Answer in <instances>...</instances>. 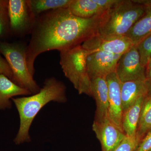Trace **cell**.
<instances>
[{
  "label": "cell",
  "mask_w": 151,
  "mask_h": 151,
  "mask_svg": "<svg viewBox=\"0 0 151 151\" xmlns=\"http://www.w3.org/2000/svg\"><path fill=\"white\" fill-rule=\"evenodd\" d=\"M107 12L85 19L75 16L68 9H59L37 17L26 47L27 62L32 75H34L35 61L39 55L52 50L60 52L80 45L97 33Z\"/></svg>",
  "instance_id": "1"
},
{
  "label": "cell",
  "mask_w": 151,
  "mask_h": 151,
  "mask_svg": "<svg viewBox=\"0 0 151 151\" xmlns=\"http://www.w3.org/2000/svg\"><path fill=\"white\" fill-rule=\"evenodd\" d=\"M19 112L20 127L14 140L16 145L30 141L29 131L41 109L50 101L63 103L67 100L65 87L54 77L47 78L39 92L29 97L12 98Z\"/></svg>",
  "instance_id": "2"
},
{
  "label": "cell",
  "mask_w": 151,
  "mask_h": 151,
  "mask_svg": "<svg viewBox=\"0 0 151 151\" xmlns=\"http://www.w3.org/2000/svg\"><path fill=\"white\" fill-rule=\"evenodd\" d=\"M145 12V6L137 1L119 0L107 11L97 33L105 37L125 36Z\"/></svg>",
  "instance_id": "3"
},
{
  "label": "cell",
  "mask_w": 151,
  "mask_h": 151,
  "mask_svg": "<svg viewBox=\"0 0 151 151\" xmlns=\"http://www.w3.org/2000/svg\"><path fill=\"white\" fill-rule=\"evenodd\" d=\"M89 52L81 45L60 52V63L65 76L79 94L92 96L86 58Z\"/></svg>",
  "instance_id": "4"
},
{
  "label": "cell",
  "mask_w": 151,
  "mask_h": 151,
  "mask_svg": "<svg viewBox=\"0 0 151 151\" xmlns=\"http://www.w3.org/2000/svg\"><path fill=\"white\" fill-rule=\"evenodd\" d=\"M26 47L21 44L0 41V52L5 58L10 67L13 74L12 81L35 94L39 92L40 89L29 70Z\"/></svg>",
  "instance_id": "5"
},
{
  "label": "cell",
  "mask_w": 151,
  "mask_h": 151,
  "mask_svg": "<svg viewBox=\"0 0 151 151\" xmlns=\"http://www.w3.org/2000/svg\"><path fill=\"white\" fill-rule=\"evenodd\" d=\"M8 15L10 27L14 32L22 35L31 32L37 17L33 13L30 0H9Z\"/></svg>",
  "instance_id": "6"
},
{
  "label": "cell",
  "mask_w": 151,
  "mask_h": 151,
  "mask_svg": "<svg viewBox=\"0 0 151 151\" xmlns=\"http://www.w3.org/2000/svg\"><path fill=\"white\" fill-rule=\"evenodd\" d=\"M115 72L122 83L145 81L146 68L141 64L136 45H134L122 55L117 63Z\"/></svg>",
  "instance_id": "7"
},
{
  "label": "cell",
  "mask_w": 151,
  "mask_h": 151,
  "mask_svg": "<svg viewBox=\"0 0 151 151\" xmlns=\"http://www.w3.org/2000/svg\"><path fill=\"white\" fill-rule=\"evenodd\" d=\"M134 45L132 40L125 36L105 37L96 33L86 40L81 46L89 51H101L123 54Z\"/></svg>",
  "instance_id": "8"
},
{
  "label": "cell",
  "mask_w": 151,
  "mask_h": 151,
  "mask_svg": "<svg viewBox=\"0 0 151 151\" xmlns=\"http://www.w3.org/2000/svg\"><path fill=\"white\" fill-rule=\"evenodd\" d=\"M92 129L100 142L102 151H114L127 136L108 116L94 120Z\"/></svg>",
  "instance_id": "9"
},
{
  "label": "cell",
  "mask_w": 151,
  "mask_h": 151,
  "mask_svg": "<svg viewBox=\"0 0 151 151\" xmlns=\"http://www.w3.org/2000/svg\"><path fill=\"white\" fill-rule=\"evenodd\" d=\"M89 52L86 64L90 78L105 77L115 72L117 63L122 55L101 51Z\"/></svg>",
  "instance_id": "10"
},
{
  "label": "cell",
  "mask_w": 151,
  "mask_h": 151,
  "mask_svg": "<svg viewBox=\"0 0 151 151\" xmlns=\"http://www.w3.org/2000/svg\"><path fill=\"white\" fill-rule=\"evenodd\" d=\"M105 78L108 89V117L111 122L123 132V109L121 91L122 82L115 72L108 74Z\"/></svg>",
  "instance_id": "11"
},
{
  "label": "cell",
  "mask_w": 151,
  "mask_h": 151,
  "mask_svg": "<svg viewBox=\"0 0 151 151\" xmlns=\"http://www.w3.org/2000/svg\"><path fill=\"white\" fill-rule=\"evenodd\" d=\"M92 96L96 104L94 120H101L108 116V89L105 77L90 78Z\"/></svg>",
  "instance_id": "12"
},
{
  "label": "cell",
  "mask_w": 151,
  "mask_h": 151,
  "mask_svg": "<svg viewBox=\"0 0 151 151\" xmlns=\"http://www.w3.org/2000/svg\"><path fill=\"white\" fill-rule=\"evenodd\" d=\"M136 1L145 6V12L125 35L135 45L151 34V1Z\"/></svg>",
  "instance_id": "13"
},
{
  "label": "cell",
  "mask_w": 151,
  "mask_h": 151,
  "mask_svg": "<svg viewBox=\"0 0 151 151\" xmlns=\"http://www.w3.org/2000/svg\"><path fill=\"white\" fill-rule=\"evenodd\" d=\"M121 97L123 113L131 107L137 100L147 96V88L145 81H129L121 83Z\"/></svg>",
  "instance_id": "14"
},
{
  "label": "cell",
  "mask_w": 151,
  "mask_h": 151,
  "mask_svg": "<svg viewBox=\"0 0 151 151\" xmlns=\"http://www.w3.org/2000/svg\"><path fill=\"white\" fill-rule=\"evenodd\" d=\"M32 94L27 89L18 86L3 74H0V109L4 110L12 106L10 99L18 95Z\"/></svg>",
  "instance_id": "15"
},
{
  "label": "cell",
  "mask_w": 151,
  "mask_h": 151,
  "mask_svg": "<svg viewBox=\"0 0 151 151\" xmlns=\"http://www.w3.org/2000/svg\"><path fill=\"white\" fill-rule=\"evenodd\" d=\"M146 96L141 97L123 113L122 129L127 137L137 135L138 124L143 101Z\"/></svg>",
  "instance_id": "16"
},
{
  "label": "cell",
  "mask_w": 151,
  "mask_h": 151,
  "mask_svg": "<svg viewBox=\"0 0 151 151\" xmlns=\"http://www.w3.org/2000/svg\"><path fill=\"white\" fill-rule=\"evenodd\" d=\"M68 9L73 15L81 18H90L107 12L95 0H72Z\"/></svg>",
  "instance_id": "17"
},
{
  "label": "cell",
  "mask_w": 151,
  "mask_h": 151,
  "mask_svg": "<svg viewBox=\"0 0 151 151\" xmlns=\"http://www.w3.org/2000/svg\"><path fill=\"white\" fill-rule=\"evenodd\" d=\"M72 0H30L33 13L36 17L47 11L68 9Z\"/></svg>",
  "instance_id": "18"
},
{
  "label": "cell",
  "mask_w": 151,
  "mask_h": 151,
  "mask_svg": "<svg viewBox=\"0 0 151 151\" xmlns=\"http://www.w3.org/2000/svg\"><path fill=\"white\" fill-rule=\"evenodd\" d=\"M151 130V97L147 96L143 101L137 135L142 139Z\"/></svg>",
  "instance_id": "19"
},
{
  "label": "cell",
  "mask_w": 151,
  "mask_h": 151,
  "mask_svg": "<svg viewBox=\"0 0 151 151\" xmlns=\"http://www.w3.org/2000/svg\"><path fill=\"white\" fill-rule=\"evenodd\" d=\"M141 64L146 67L151 57V34L140 42L137 45Z\"/></svg>",
  "instance_id": "20"
},
{
  "label": "cell",
  "mask_w": 151,
  "mask_h": 151,
  "mask_svg": "<svg viewBox=\"0 0 151 151\" xmlns=\"http://www.w3.org/2000/svg\"><path fill=\"white\" fill-rule=\"evenodd\" d=\"M141 141L137 135L134 137L126 136L114 151H135Z\"/></svg>",
  "instance_id": "21"
},
{
  "label": "cell",
  "mask_w": 151,
  "mask_h": 151,
  "mask_svg": "<svg viewBox=\"0 0 151 151\" xmlns=\"http://www.w3.org/2000/svg\"><path fill=\"white\" fill-rule=\"evenodd\" d=\"M9 1H0V36L6 31L8 25Z\"/></svg>",
  "instance_id": "22"
},
{
  "label": "cell",
  "mask_w": 151,
  "mask_h": 151,
  "mask_svg": "<svg viewBox=\"0 0 151 151\" xmlns=\"http://www.w3.org/2000/svg\"><path fill=\"white\" fill-rule=\"evenodd\" d=\"M151 150V130L141 140L135 151H150Z\"/></svg>",
  "instance_id": "23"
},
{
  "label": "cell",
  "mask_w": 151,
  "mask_h": 151,
  "mask_svg": "<svg viewBox=\"0 0 151 151\" xmlns=\"http://www.w3.org/2000/svg\"><path fill=\"white\" fill-rule=\"evenodd\" d=\"M0 74H3L13 80V74L8 63L0 55Z\"/></svg>",
  "instance_id": "24"
},
{
  "label": "cell",
  "mask_w": 151,
  "mask_h": 151,
  "mask_svg": "<svg viewBox=\"0 0 151 151\" xmlns=\"http://www.w3.org/2000/svg\"><path fill=\"white\" fill-rule=\"evenodd\" d=\"M145 84L147 89V96L151 97V68H146Z\"/></svg>",
  "instance_id": "25"
},
{
  "label": "cell",
  "mask_w": 151,
  "mask_h": 151,
  "mask_svg": "<svg viewBox=\"0 0 151 151\" xmlns=\"http://www.w3.org/2000/svg\"><path fill=\"white\" fill-rule=\"evenodd\" d=\"M151 68V57L149 59L147 64L146 65V68Z\"/></svg>",
  "instance_id": "26"
},
{
  "label": "cell",
  "mask_w": 151,
  "mask_h": 151,
  "mask_svg": "<svg viewBox=\"0 0 151 151\" xmlns=\"http://www.w3.org/2000/svg\"><path fill=\"white\" fill-rule=\"evenodd\" d=\"M150 151H151V150H150Z\"/></svg>",
  "instance_id": "27"
}]
</instances>
